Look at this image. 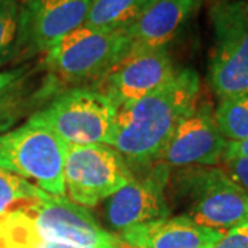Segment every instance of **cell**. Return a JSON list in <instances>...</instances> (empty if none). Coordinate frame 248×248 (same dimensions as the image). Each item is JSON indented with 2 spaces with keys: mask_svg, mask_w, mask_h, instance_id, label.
<instances>
[{
  "mask_svg": "<svg viewBox=\"0 0 248 248\" xmlns=\"http://www.w3.org/2000/svg\"><path fill=\"white\" fill-rule=\"evenodd\" d=\"M199 94L197 72L179 68L163 87L119 109L110 146L131 170L157 163L178 125L193 112Z\"/></svg>",
  "mask_w": 248,
  "mask_h": 248,
  "instance_id": "1",
  "label": "cell"
},
{
  "mask_svg": "<svg viewBox=\"0 0 248 248\" xmlns=\"http://www.w3.org/2000/svg\"><path fill=\"white\" fill-rule=\"evenodd\" d=\"M125 31L83 25L45 54L40 68L61 89L95 86L131 48Z\"/></svg>",
  "mask_w": 248,
  "mask_h": 248,
  "instance_id": "2",
  "label": "cell"
},
{
  "mask_svg": "<svg viewBox=\"0 0 248 248\" xmlns=\"http://www.w3.org/2000/svg\"><path fill=\"white\" fill-rule=\"evenodd\" d=\"M66 149L68 143L51 128L29 116L24 124L0 134V169L33 181L48 195L65 196Z\"/></svg>",
  "mask_w": 248,
  "mask_h": 248,
  "instance_id": "3",
  "label": "cell"
},
{
  "mask_svg": "<svg viewBox=\"0 0 248 248\" xmlns=\"http://www.w3.org/2000/svg\"><path fill=\"white\" fill-rule=\"evenodd\" d=\"M172 186L186 204L184 215L202 226L229 231L248 223V195L219 167L179 169Z\"/></svg>",
  "mask_w": 248,
  "mask_h": 248,
  "instance_id": "4",
  "label": "cell"
},
{
  "mask_svg": "<svg viewBox=\"0 0 248 248\" xmlns=\"http://www.w3.org/2000/svg\"><path fill=\"white\" fill-rule=\"evenodd\" d=\"M119 108L93 86L61 91L33 113L68 145H109Z\"/></svg>",
  "mask_w": 248,
  "mask_h": 248,
  "instance_id": "5",
  "label": "cell"
},
{
  "mask_svg": "<svg viewBox=\"0 0 248 248\" xmlns=\"http://www.w3.org/2000/svg\"><path fill=\"white\" fill-rule=\"evenodd\" d=\"M208 83L218 98L248 94V14L244 3L214 0Z\"/></svg>",
  "mask_w": 248,
  "mask_h": 248,
  "instance_id": "6",
  "label": "cell"
},
{
  "mask_svg": "<svg viewBox=\"0 0 248 248\" xmlns=\"http://www.w3.org/2000/svg\"><path fill=\"white\" fill-rule=\"evenodd\" d=\"M133 170L109 145H68L63 182L73 203L94 207L131 182Z\"/></svg>",
  "mask_w": 248,
  "mask_h": 248,
  "instance_id": "7",
  "label": "cell"
},
{
  "mask_svg": "<svg viewBox=\"0 0 248 248\" xmlns=\"http://www.w3.org/2000/svg\"><path fill=\"white\" fill-rule=\"evenodd\" d=\"M46 240L76 248H122V241L105 231L95 218L65 196L40 192L39 200L21 210Z\"/></svg>",
  "mask_w": 248,
  "mask_h": 248,
  "instance_id": "8",
  "label": "cell"
},
{
  "mask_svg": "<svg viewBox=\"0 0 248 248\" xmlns=\"http://www.w3.org/2000/svg\"><path fill=\"white\" fill-rule=\"evenodd\" d=\"M178 69L169 47L131 46L130 51L93 87L120 109L163 87Z\"/></svg>",
  "mask_w": 248,
  "mask_h": 248,
  "instance_id": "9",
  "label": "cell"
},
{
  "mask_svg": "<svg viewBox=\"0 0 248 248\" xmlns=\"http://www.w3.org/2000/svg\"><path fill=\"white\" fill-rule=\"evenodd\" d=\"M171 169L163 163L146 167L141 177H134L107 202V219L119 232L170 217L166 189Z\"/></svg>",
  "mask_w": 248,
  "mask_h": 248,
  "instance_id": "10",
  "label": "cell"
},
{
  "mask_svg": "<svg viewBox=\"0 0 248 248\" xmlns=\"http://www.w3.org/2000/svg\"><path fill=\"white\" fill-rule=\"evenodd\" d=\"M91 0H21V57L46 54L84 25Z\"/></svg>",
  "mask_w": 248,
  "mask_h": 248,
  "instance_id": "11",
  "label": "cell"
},
{
  "mask_svg": "<svg viewBox=\"0 0 248 248\" xmlns=\"http://www.w3.org/2000/svg\"><path fill=\"white\" fill-rule=\"evenodd\" d=\"M228 141L219 131L210 104H197L171 135L157 163L170 169L217 166L225 156Z\"/></svg>",
  "mask_w": 248,
  "mask_h": 248,
  "instance_id": "12",
  "label": "cell"
},
{
  "mask_svg": "<svg viewBox=\"0 0 248 248\" xmlns=\"http://www.w3.org/2000/svg\"><path fill=\"white\" fill-rule=\"evenodd\" d=\"M225 232L177 215L128 228L120 236L133 248H213Z\"/></svg>",
  "mask_w": 248,
  "mask_h": 248,
  "instance_id": "13",
  "label": "cell"
},
{
  "mask_svg": "<svg viewBox=\"0 0 248 248\" xmlns=\"http://www.w3.org/2000/svg\"><path fill=\"white\" fill-rule=\"evenodd\" d=\"M39 71L40 66L18 68L11 79L0 84V134L33 115L61 93V87L47 72L43 71L42 78H35Z\"/></svg>",
  "mask_w": 248,
  "mask_h": 248,
  "instance_id": "14",
  "label": "cell"
},
{
  "mask_svg": "<svg viewBox=\"0 0 248 248\" xmlns=\"http://www.w3.org/2000/svg\"><path fill=\"white\" fill-rule=\"evenodd\" d=\"M200 0H155L128 29L135 47H167Z\"/></svg>",
  "mask_w": 248,
  "mask_h": 248,
  "instance_id": "15",
  "label": "cell"
},
{
  "mask_svg": "<svg viewBox=\"0 0 248 248\" xmlns=\"http://www.w3.org/2000/svg\"><path fill=\"white\" fill-rule=\"evenodd\" d=\"M155 0H91L84 25L95 29L125 31Z\"/></svg>",
  "mask_w": 248,
  "mask_h": 248,
  "instance_id": "16",
  "label": "cell"
},
{
  "mask_svg": "<svg viewBox=\"0 0 248 248\" xmlns=\"http://www.w3.org/2000/svg\"><path fill=\"white\" fill-rule=\"evenodd\" d=\"M0 248H76L43 239L24 211L0 217Z\"/></svg>",
  "mask_w": 248,
  "mask_h": 248,
  "instance_id": "17",
  "label": "cell"
},
{
  "mask_svg": "<svg viewBox=\"0 0 248 248\" xmlns=\"http://www.w3.org/2000/svg\"><path fill=\"white\" fill-rule=\"evenodd\" d=\"M214 116L226 141L248 140V94L221 98Z\"/></svg>",
  "mask_w": 248,
  "mask_h": 248,
  "instance_id": "18",
  "label": "cell"
},
{
  "mask_svg": "<svg viewBox=\"0 0 248 248\" xmlns=\"http://www.w3.org/2000/svg\"><path fill=\"white\" fill-rule=\"evenodd\" d=\"M21 0H0V68L21 57Z\"/></svg>",
  "mask_w": 248,
  "mask_h": 248,
  "instance_id": "19",
  "label": "cell"
},
{
  "mask_svg": "<svg viewBox=\"0 0 248 248\" xmlns=\"http://www.w3.org/2000/svg\"><path fill=\"white\" fill-rule=\"evenodd\" d=\"M40 192L35 184L0 169V217L25 210L39 200Z\"/></svg>",
  "mask_w": 248,
  "mask_h": 248,
  "instance_id": "20",
  "label": "cell"
},
{
  "mask_svg": "<svg viewBox=\"0 0 248 248\" xmlns=\"http://www.w3.org/2000/svg\"><path fill=\"white\" fill-rule=\"evenodd\" d=\"M222 163V170L248 195V157H228Z\"/></svg>",
  "mask_w": 248,
  "mask_h": 248,
  "instance_id": "21",
  "label": "cell"
},
{
  "mask_svg": "<svg viewBox=\"0 0 248 248\" xmlns=\"http://www.w3.org/2000/svg\"><path fill=\"white\" fill-rule=\"evenodd\" d=\"M213 248H248V223L225 232L223 237Z\"/></svg>",
  "mask_w": 248,
  "mask_h": 248,
  "instance_id": "22",
  "label": "cell"
},
{
  "mask_svg": "<svg viewBox=\"0 0 248 248\" xmlns=\"http://www.w3.org/2000/svg\"><path fill=\"white\" fill-rule=\"evenodd\" d=\"M228 157H248V140L228 142L223 159Z\"/></svg>",
  "mask_w": 248,
  "mask_h": 248,
  "instance_id": "23",
  "label": "cell"
},
{
  "mask_svg": "<svg viewBox=\"0 0 248 248\" xmlns=\"http://www.w3.org/2000/svg\"><path fill=\"white\" fill-rule=\"evenodd\" d=\"M16 72L17 69H14V71H4V72H0V84L1 83H4V81H7L10 80L14 75H16Z\"/></svg>",
  "mask_w": 248,
  "mask_h": 248,
  "instance_id": "24",
  "label": "cell"
},
{
  "mask_svg": "<svg viewBox=\"0 0 248 248\" xmlns=\"http://www.w3.org/2000/svg\"><path fill=\"white\" fill-rule=\"evenodd\" d=\"M244 9H246V11H247L248 14V3H244Z\"/></svg>",
  "mask_w": 248,
  "mask_h": 248,
  "instance_id": "25",
  "label": "cell"
}]
</instances>
